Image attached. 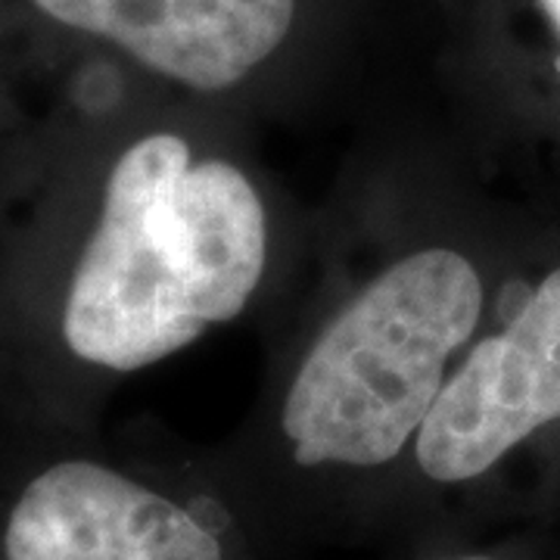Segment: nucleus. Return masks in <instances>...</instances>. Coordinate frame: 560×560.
<instances>
[{
	"label": "nucleus",
	"mask_w": 560,
	"mask_h": 560,
	"mask_svg": "<svg viewBox=\"0 0 560 560\" xmlns=\"http://www.w3.org/2000/svg\"><path fill=\"white\" fill-rule=\"evenodd\" d=\"M40 20L109 44L140 69L224 91L287 40L296 0H25Z\"/></svg>",
	"instance_id": "39448f33"
},
{
	"label": "nucleus",
	"mask_w": 560,
	"mask_h": 560,
	"mask_svg": "<svg viewBox=\"0 0 560 560\" xmlns=\"http://www.w3.org/2000/svg\"><path fill=\"white\" fill-rule=\"evenodd\" d=\"M560 420V268L514 320L480 340L445 381L420 427L411 464L433 489L492 474L517 445Z\"/></svg>",
	"instance_id": "20e7f679"
},
{
	"label": "nucleus",
	"mask_w": 560,
	"mask_h": 560,
	"mask_svg": "<svg viewBox=\"0 0 560 560\" xmlns=\"http://www.w3.org/2000/svg\"><path fill=\"white\" fill-rule=\"evenodd\" d=\"M436 560H499L492 555H448V558H436Z\"/></svg>",
	"instance_id": "6e6552de"
},
{
	"label": "nucleus",
	"mask_w": 560,
	"mask_h": 560,
	"mask_svg": "<svg viewBox=\"0 0 560 560\" xmlns=\"http://www.w3.org/2000/svg\"><path fill=\"white\" fill-rule=\"evenodd\" d=\"M482 280L445 246L393 261L305 352L280 405V440L302 477H371L399 464L474 337Z\"/></svg>",
	"instance_id": "f257e3e1"
},
{
	"label": "nucleus",
	"mask_w": 560,
	"mask_h": 560,
	"mask_svg": "<svg viewBox=\"0 0 560 560\" xmlns=\"http://www.w3.org/2000/svg\"><path fill=\"white\" fill-rule=\"evenodd\" d=\"M0 560H246L215 501L91 455L40 464L0 517ZM256 560V558H253Z\"/></svg>",
	"instance_id": "7ed1b4c3"
},
{
	"label": "nucleus",
	"mask_w": 560,
	"mask_h": 560,
	"mask_svg": "<svg viewBox=\"0 0 560 560\" xmlns=\"http://www.w3.org/2000/svg\"><path fill=\"white\" fill-rule=\"evenodd\" d=\"M190 300L206 327L237 318L268 261V219L253 180L224 160L190 162L175 194Z\"/></svg>",
	"instance_id": "423d86ee"
},
{
	"label": "nucleus",
	"mask_w": 560,
	"mask_h": 560,
	"mask_svg": "<svg viewBox=\"0 0 560 560\" xmlns=\"http://www.w3.org/2000/svg\"><path fill=\"white\" fill-rule=\"evenodd\" d=\"M541 10H545V16L551 20V25H555V32L560 35V0H539ZM555 66H558V75H560V54L558 60H555Z\"/></svg>",
	"instance_id": "0eeeda50"
},
{
	"label": "nucleus",
	"mask_w": 560,
	"mask_h": 560,
	"mask_svg": "<svg viewBox=\"0 0 560 560\" xmlns=\"http://www.w3.org/2000/svg\"><path fill=\"white\" fill-rule=\"evenodd\" d=\"M190 162L187 140L172 131L131 140L109 162L57 312V337L72 361L135 374L202 337L175 221Z\"/></svg>",
	"instance_id": "f03ea898"
}]
</instances>
